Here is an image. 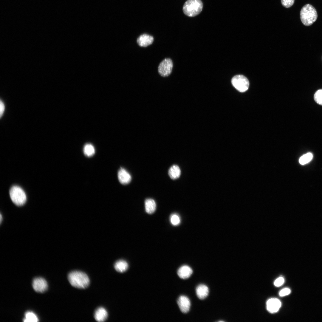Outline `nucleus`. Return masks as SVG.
Listing matches in <instances>:
<instances>
[{
    "label": "nucleus",
    "instance_id": "obj_1",
    "mask_svg": "<svg viewBox=\"0 0 322 322\" xmlns=\"http://www.w3.org/2000/svg\"><path fill=\"white\" fill-rule=\"evenodd\" d=\"M68 278L70 284L78 288H86L89 286L90 283L88 275L84 273L79 271L70 272L68 275Z\"/></svg>",
    "mask_w": 322,
    "mask_h": 322
},
{
    "label": "nucleus",
    "instance_id": "obj_2",
    "mask_svg": "<svg viewBox=\"0 0 322 322\" xmlns=\"http://www.w3.org/2000/svg\"><path fill=\"white\" fill-rule=\"evenodd\" d=\"M300 16L302 23L306 26L312 24L318 18L316 9L309 4H306L303 6L300 11Z\"/></svg>",
    "mask_w": 322,
    "mask_h": 322
},
{
    "label": "nucleus",
    "instance_id": "obj_3",
    "mask_svg": "<svg viewBox=\"0 0 322 322\" xmlns=\"http://www.w3.org/2000/svg\"><path fill=\"white\" fill-rule=\"evenodd\" d=\"M203 7V3L201 0H188L184 3L182 10L186 15L194 17L201 13Z\"/></svg>",
    "mask_w": 322,
    "mask_h": 322
},
{
    "label": "nucleus",
    "instance_id": "obj_4",
    "mask_svg": "<svg viewBox=\"0 0 322 322\" xmlns=\"http://www.w3.org/2000/svg\"><path fill=\"white\" fill-rule=\"evenodd\" d=\"M9 193L12 201L16 205L21 206L26 203V194L20 187L16 185L13 186L10 189Z\"/></svg>",
    "mask_w": 322,
    "mask_h": 322
},
{
    "label": "nucleus",
    "instance_id": "obj_5",
    "mask_svg": "<svg viewBox=\"0 0 322 322\" xmlns=\"http://www.w3.org/2000/svg\"><path fill=\"white\" fill-rule=\"evenodd\" d=\"M233 86L238 91L244 92L246 91L249 86V82L247 78L242 75H237L232 79Z\"/></svg>",
    "mask_w": 322,
    "mask_h": 322
},
{
    "label": "nucleus",
    "instance_id": "obj_6",
    "mask_svg": "<svg viewBox=\"0 0 322 322\" xmlns=\"http://www.w3.org/2000/svg\"><path fill=\"white\" fill-rule=\"evenodd\" d=\"M173 67V63L171 59L166 58L160 64L158 72L162 77L168 76L171 73Z\"/></svg>",
    "mask_w": 322,
    "mask_h": 322
},
{
    "label": "nucleus",
    "instance_id": "obj_7",
    "mask_svg": "<svg viewBox=\"0 0 322 322\" xmlns=\"http://www.w3.org/2000/svg\"><path fill=\"white\" fill-rule=\"evenodd\" d=\"M32 286L35 291L41 293L45 292L48 288L47 283L46 281L41 277L35 278L32 281Z\"/></svg>",
    "mask_w": 322,
    "mask_h": 322
},
{
    "label": "nucleus",
    "instance_id": "obj_8",
    "mask_svg": "<svg viewBox=\"0 0 322 322\" xmlns=\"http://www.w3.org/2000/svg\"><path fill=\"white\" fill-rule=\"evenodd\" d=\"M281 301L277 298H271L267 301L266 308L270 313H273L277 312L281 307Z\"/></svg>",
    "mask_w": 322,
    "mask_h": 322
},
{
    "label": "nucleus",
    "instance_id": "obj_9",
    "mask_svg": "<svg viewBox=\"0 0 322 322\" xmlns=\"http://www.w3.org/2000/svg\"><path fill=\"white\" fill-rule=\"evenodd\" d=\"M177 302L180 309L182 313H186L189 311L191 302L188 297L184 295L180 296L178 298Z\"/></svg>",
    "mask_w": 322,
    "mask_h": 322
},
{
    "label": "nucleus",
    "instance_id": "obj_10",
    "mask_svg": "<svg viewBox=\"0 0 322 322\" xmlns=\"http://www.w3.org/2000/svg\"><path fill=\"white\" fill-rule=\"evenodd\" d=\"M154 40V38L152 36L144 34L140 35L137 38V42L140 46L145 47L152 44Z\"/></svg>",
    "mask_w": 322,
    "mask_h": 322
},
{
    "label": "nucleus",
    "instance_id": "obj_11",
    "mask_svg": "<svg viewBox=\"0 0 322 322\" xmlns=\"http://www.w3.org/2000/svg\"><path fill=\"white\" fill-rule=\"evenodd\" d=\"M118 178L120 182L123 185L127 184L131 181L130 174L124 168H121L118 172Z\"/></svg>",
    "mask_w": 322,
    "mask_h": 322
},
{
    "label": "nucleus",
    "instance_id": "obj_12",
    "mask_svg": "<svg viewBox=\"0 0 322 322\" xmlns=\"http://www.w3.org/2000/svg\"><path fill=\"white\" fill-rule=\"evenodd\" d=\"M108 312L103 307H100L97 308L94 313V318L95 320L99 322L105 321L108 317Z\"/></svg>",
    "mask_w": 322,
    "mask_h": 322
},
{
    "label": "nucleus",
    "instance_id": "obj_13",
    "mask_svg": "<svg viewBox=\"0 0 322 322\" xmlns=\"http://www.w3.org/2000/svg\"><path fill=\"white\" fill-rule=\"evenodd\" d=\"M193 273L192 269L189 266L184 265L181 266L177 270V274L181 278L187 279L189 278Z\"/></svg>",
    "mask_w": 322,
    "mask_h": 322
},
{
    "label": "nucleus",
    "instance_id": "obj_14",
    "mask_svg": "<svg viewBox=\"0 0 322 322\" xmlns=\"http://www.w3.org/2000/svg\"><path fill=\"white\" fill-rule=\"evenodd\" d=\"M196 294L198 297L200 299H203L208 296L209 289L208 287L204 284L199 285L196 288Z\"/></svg>",
    "mask_w": 322,
    "mask_h": 322
},
{
    "label": "nucleus",
    "instance_id": "obj_15",
    "mask_svg": "<svg viewBox=\"0 0 322 322\" xmlns=\"http://www.w3.org/2000/svg\"><path fill=\"white\" fill-rule=\"evenodd\" d=\"M146 212L148 214H152L155 211L156 208V203L152 199H146L145 202Z\"/></svg>",
    "mask_w": 322,
    "mask_h": 322
},
{
    "label": "nucleus",
    "instance_id": "obj_16",
    "mask_svg": "<svg viewBox=\"0 0 322 322\" xmlns=\"http://www.w3.org/2000/svg\"><path fill=\"white\" fill-rule=\"evenodd\" d=\"M181 174L180 169L177 165H172L169 169L168 174L170 177L172 179H176L178 178Z\"/></svg>",
    "mask_w": 322,
    "mask_h": 322
},
{
    "label": "nucleus",
    "instance_id": "obj_17",
    "mask_svg": "<svg viewBox=\"0 0 322 322\" xmlns=\"http://www.w3.org/2000/svg\"><path fill=\"white\" fill-rule=\"evenodd\" d=\"M129 267L127 262L123 260H119L117 261L114 264L115 270L120 273H123L128 269Z\"/></svg>",
    "mask_w": 322,
    "mask_h": 322
},
{
    "label": "nucleus",
    "instance_id": "obj_18",
    "mask_svg": "<svg viewBox=\"0 0 322 322\" xmlns=\"http://www.w3.org/2000/svg\"><path fill=\"white\" fill-rule=\"evenodd\" d=\"M83 150L84 155L89 157L93 156L95 152L94 147L90 144H86L84 147Z\"/></svg>",
    "mask_w": 322,
    "mask_h": 322
},
{
    "label": "nucleus",
    "instance_id": "obj_19",
    "mask_svg": "<svg viewBox=\"0 0 322 322\" xmlns=\"http://www.w3.org/2000/svg\"><path fill=\"white\" fill-rule=\"evenodd\" d=\"M25 318L24 319V322H36L38 321L37 315L31 311L27 312L25 313Z\"/></svg>",
    "mask_w": 322,
    "mask_h": 322
},
{
    "label": "nucleus",
    "instance_id": "obj_20",
    "mask_svg": "<svg viewBox=\"0 0 322 322\" xmlns=\"http://www.w3.org/2000/svg\"><path fill=\"white\" fill-rule=\"evenodd\" d=\"M313 157L312 154L308 153L302 156L299 159V162L300 164L304 165L309 162Z\"/></svg>",
    "mask_w": 322,
    "mask_h": 322
},
{
    "label": "nucleus",
    "instance_id": "obj_21",
    "mask_svg": "<svg viewBox=\"0 0 322 322\" xmlns=\"http://www.w3.org/2000/svg\"><path fill=\"white\" fill-rule=\"evenodd\" d=\"M170 221L172 225L177 226L179 225L180 222V218L177 214L173 213L170 216Z\"/></svg>",
    "mask_w": 322,
    "mask_h": 322
},
{
    "label": "nucleus",
    "instance_id": "obj_22",
    "mask_svg": "<svg viewBox=\"0 0 322 322\" xmlns=\"http://www.w3.org/2000/svg\"><path fill=\"white\" fill-rule=\"evenodd\" d=\"M315 101L318 104L322 105V89L317 91L314 95Z\"/></svg>",
    "mask_w": 322,
    "mask_h": 322
},
{
    "label": "nucleus",
    "instance_id": "obj_23",
    "mask_svg": "<svg viewBox=\"0 0 322 322\" xmlns=\"http://www.w3.org/2000/svg\"><path fill=\"white\" fill-rule=\"evenodd\" d=\"M295 0H281L282 5L286 8L291 7L294 4Z\"/></svg>",
    "mask_w": 322,
    "mask_h": 322
},
{
    "label": "nucleus",
    "instance_id": "obj_24",
    "mask_svg": "<svg viewBox=\"0 0 322 322\" xmlns=\"http://www.w3.org/2000/svg\"><path fill=\"white\" fill-rule=\"evenodd\" d=\"M284 282V279L283 277H280L277 278L274 281V285L277 287H279L282 285Z\"/></svg>",
    "mask_w": 322,
    "mask_h": 322
},
{
    "label": "nucleus",
    "instance_id": "obj_25",
    "mask_svg": "<svg viewBox=\"0 0 322 322\" xmlns=\"http://www.w3.org/2000/svg\"><path fill=\"white\" fill-rule=\"evenodd\" d=\"M291 292L290 290L288 288L283 289L279 292V295L281 297H283L289 294Z\"/></svg>",
    "mask_w": 322,
    "mask_h": 322
},
{
    "label": "nucleus",
    "instance_id": "obj_26",
    "mask_svg": "<svg viewBox=\"0 0 322 322\" xmlns=\"http://www.w3.org/2000/svg\"><path fill=\"white\" fill-rule=\"evenodd\" d=\"M0 117H1L3 113L4 112L5 107L4 105L3 101L1 100H0Z\"/></svg>",
    "mask_w": 322,
    "mask_h": 322
},
{
    "label": "nucleus",
    "instance_id": "obj_27",
    "mask_svg": "<svg viewBox=\"0 0 322 322\" xmlns=\"http://www.w3.org/2000/svg\"><path fill=\"white\" fill-rule=\"evenodd\" d=\"M0 223H1V222H2V219H3V218H2V216L1 215V214H0Z\"/></svg>",
    "mask_w": 322,
    "mask_h": 322
}]
</instances>
